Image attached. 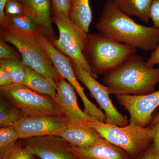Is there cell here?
Segmentation results:
<instances>
[{
	"mask_svg": "<svg viewBox=\"0 0 159 159\" xmlns=\"http://www.w3.org/2000/svg\"><path fill=\"white\" fill-rule=\"evenodd\" d=\"M68 149L76 159H130L125 150L106 139L89 148H80L70 145Z\"/></svg>",
	"mask_w": 159,
	"mask_h": 159,
	"instance_id": "cell-15",
	"label": "cell"
},
{
	"mask_svg": "<svg viewBox=\"0 0 159 159\" xmlns=\"http://www.w3.org/2000/svg\"><path fill=\"white\" fill-rule=\"evenodd\" d=\"M150 16L153 26L159 28V0H152Z\"/></svg>",
	"mask_w": 159,
	"mask_h": 159,
	"instance_id": "cell-27",
	"label": "cell"
},
{
	"mask_svg": "<svg viewBox=\"0 0 159 159\" xmlns=\"http://www.w3.org/2000/svg\"><path fill=\"white\" fill-rule=\"evenodd\" d=\"M55 100L63 112L69 123L81 124L97 119L86 113L80 108L77 102L76 90L62 77L55 81Z\"/></svg>",
	"mask_w": 159,
	"mask_h": 159,
	"instance_id": "cell-11",
	"label": "cell"
},
{
	"mask_svg": "<svg viewBox=\"0 0 159 159\" xmlns=\"http://www.w3.org/2000/svg\"><path fill=\"white\" fill-rule=\"evenodd\" d=\"M0 67L9 75L13 84H23L26 77V66L19 60H0Z\"/></svg>",
	"mask_w": 159,
	"mask_h": 159,
	"instance_id": "cell-20",
	"label": "cell"
},
{
	"mask_svg": "<svg viewBox=\"0 0 159 159\" xmlns=\"http://www.w3.org/2000/svg\"><path fill=\"white\" fill-rule=\"evenodd\" d=\"M159 122V112L157 113L153 117H152V120L151 122L150 125L154 124Z\"/></svg>",
	"mask_w": 159,
	"mask_h": 159,
	"instance_id": "cell-33",
	"label": "cell"
},
{
	"mask_svg": "<svg viewBox=\"0 0 159 159\" xmlns=\"http://www.w3.org/2000/svg\"><path fill=\"white\" fill-rule=\"evenodd\" d=\"M1 39L15 47L22 61L55 82L60 75L55 68L43 46L34 34L24 32L11 27H1Z\"/></svg>",
	"mask_w": 159,
	"mask_h": 159,
	"instance_id": "cell-5",
	"label": "cell"
},
{
	"mask_svg": "<svg viewBox=\"0 0 159 159\" xmlns=\"http://www.w3.org/2000/svg\"><path fill=\"white\" fill-rule=\"evenodd\" d=\"M152 125L153 126L152 144L156 152L159 156V122Z\"/></svg>",
	"mask_w": 159,
	"mask_h": 159,
	"instance_id": "cell-28",
	"label": "cell"
},
{
	"mask_svg": "<svg viewBox=\"0 0 159 159\" xmlns=\"http://www.w3.org/2000/svg\"><path fill=\"white\" fill-rule=\"evenodd\" d=\"M19 109L1 96L0 99V127L13 126L14 123L24 117Z\"/></svg>",
	"mask_w": 159,
	"mask_h": 159,
	"instance_id": "cell-19",
	"label": "cell"
},
{
	"mask_svg": "<svg viewBox=\"0 0 159 159\" xmlns=\"http://www.w3.org/2000/svg\"><path fill=\"white\" fill-rule=\"evenodd\" d=\"M1 27H11L31 34H34L39 31L34 22L26 15H6L5 22Z\"/></svg>",
	"mask_w": 159,
	"mask_h": 159,
	"instance_id": "cell-21",
	"label": "cell"
},
{
	"mask_svg": "<svg viewBox=\"0 0 159 159\" xmlns=\"http://www.w3.org/2000/svg\"><path fill=\"white\" fill-rule=\"evenodd\" d=\"M159 64V43L156 48L152 51L150 57L146 61V64L148 66L153 67L156 65Z\"/></svg>",
	"mask_w": 159,
	"mask_h": 159,
	"instance_id": "cell-30",
	"label": "cell"
},
{
	"mask_svg": "<svg viewBox=\"0 0 159 159\" xmlns=\"http://www.w3.org/2000/svg\"><path fill=\"white\" fill-rule=\"evenodd\" d=\"M0 93L1 96L19 109L24 116H54L66 119L55 99L38 93L24 84H12L8 86L0 87Z\"/></svg>",
	"mask_w": 159,
	"mask_h": 159,
	"instance_id": "cell-6",
	"label": "cell"
},
{
	"mask_svg": "<svg viewBox=\"0 0 159 159\" xmlns=\"http://www.w3.org/2000/svg\"><path fill=\"white\" fill-rule=\"evenodd\" d=\"M120 105L128 111L130 123L142 127L150 125L152 114L159 106V90L146 95H116Z\"/></svg>",
	"mask_w": 159,
	"mask_h": 159,
	"instance_id": "cell-9",
	"label": "cell"
},
{
	"mask_svg": "<svg viewBox=\"0 0 159 159\" xmlns=\"http://www.w3.org/2000/svg\"><path fill=\"white\" fill-rule=\"evenodd\" d=\"M8 0H0V25L3 26L6 18V14L5 12V6Z\"/></svg>",
	"mask_w": 159,
	"mask_h": 159,
	"instance_id": "cell-32",
	"label": "cell"
},
{
	"mask_svg": "<svg viewBox=\"0 0 159 159\" xmlns=\"http://www.w3.org/2000/svg\"><path fill=\"white\" fill-rule=\"evenodd\" d=\"M27 74L23 84L40 94L48 95L55 99L56 84L44 75L26 66Z\"/></svg>",
	"mask_w": 159,
	"mask_h": 159,
	"instance_id": "cell-16",
	"label": "cell"
},
{
	"mask_svg": "<svg viewBox=\"0 0 159 159\" xmlns=\"http://www.w3.org/2000/svg\"><path fill=\"white\" fill-rule=\"evenodd\" d=\"M103 84L110 94L140 96L156 91L159 83V68L148 66L145 59L136 54L119 68L106 74Z\"/></svg>",
	"mask_w": 159,
	"mask_h": 159,
	"instance_id": "cell-2",
	"label": "cell"
},
{
	"mask_svg": "<svg viewBox=\"0 0 159 159\" xmlns=\"http://www.w3.org/2000/svg\"><path fill=\"white\" fill-rule=\"evenodd\" d=\"M72 65L76 77L89 91L91 97L97 101L106 116V123L119 126H125L129 123L127 117L121 113L114 106L106 86L102 85L89 74L78 63L72 60Z\"/></svg>",
	"mask_w": 159,
	"mask_h": 159,
	"instance_id": "cell-8",
	"label": "cell"
},
{
	"mask_svg": "<svg viewBox=\"0 0 159 159\" xmlns=\"http://www.w3.org/2000/svg\"><path fill=\"white\" fill-rule=\"evenodd\" d=\"M19 54L7 43L0 39V60L20 59Z\"/></svg>",
	"mask_w": 159,
	"mask_h": 159,
	"instance_id": "cell-24",
	"label": "cell"
},
{
	"mask_svg": "<svg viewBox=\"0 0 159 159\" xmlns=\"http://www.w3.org/2000/svg\"><path fill=\"white\" fill-rule=\"evenodd\" d=\"M137 49L98 32L88 33L83 54L93 73L104 76L124 64L137 54Z\"/></svg>",
	"mask_w": 159,
	"mask_h": 159,
	"instance_id": "cell-3",
	"label": "cell"
},
{
	"mask_svg": "<svg viewBox=\"0 0 159 159\" xmlns=\"http://www.w3.org/2000/svg\"><path fill=\"white\" fill-rule=\"evenodd\" d=\"M52 20L59 31L58 39L50 41L52 45L72 60L78 63L92 76L97 78L98 75L92 71L83 54L87 42L88 33L62 12H53Z\"/></svg>",
	"mask_w": 159,
	"mask_h": 159,
	"instance_id": "cell-7",
	"label": "cell"
},
{
	"mask_svg": "<svg viewBox=\"0 0 159 159\" xmlns=\"http://www.w3.org/2000/svg\"><path fill=\"white\" fill-rule=\"evenodd\" d=\"M93 128L110 143L125 150L130 159H137L152 143L153 126L143 127L134 123L119 126L97 120L82 123Z\"/></svg>",
	"mask_w": 159,
	"mask_h": 159,
	"instance_id": "cell-4",
	"label": "cell"
},
{
	"mask_svg": "<svg viewBox=\"0 0 159 159\" xmlns=\"http://www.w3.org/2000/svg\"><path fill=\"white\" fill-rule=\"evenodd\" d=\"M5 12L9 15H25L24 6L18 0H8L5 6Z\"/></svg>",
	"mask_w": 159,
	"mask_h": 159,
	"instance_id": "cell-25",
	"label": "cell"
},
{
	"mask_svg": "<svg viewBox=\"0 0 159 159\" xmlns=\"http://www.w3.org/2000/svg\"><path fill=\"white\" fill-rule=\"evenodd\" d=\"M25 139L32 153L40 159H76L69 150L70 144L59 136L50 135Z\"/></svg>",
	"mask_w": 159,
	"mask_h": 159,
	"instance_id": "cell-12",
	"label": "cell"
},
{
	"mask_svg": "<svg viewBox=\"0 0 159 159\" xmlns=\"http://www.w3.org/2000/svg\"><path fill=\"white\" fill-rule=\"evenodd\" d=\"M11 81L9 75L2 68L0 67V87H4L11 85Z\"/></svg>",
	"mask_w": 159,
	"mask_h": 159,
	"instance_id": "cell-31",
	"label": "cell"
},
{
	"mask_svg": "<svg viewBox=\"0 0 159 159\" xmlns=\"http://www.w3.org/2000/svg\"><path fill=\"white\" fill-rule=\"evenodd\" d=\"M30 17L50 41L57 39L52 25L51 0H18Z\"/></svg>",
	"mask_w": 159,
	"mask_h": 159,
	"instance_id": "cell-13",
	"label": "cell"
},
{
	"mask_svg": "<svg viewBox=\"0 0 159 159\" xmlns=\"http://www.w3.org/2000/svg\"><path fill=\"white\" fill-rule=\"evenodd\" d=\"M35 155L29 145L15 142L0 153L1 159H33Z\"/></svg>",
	"mask_w": 159,
	"mask_h": 159,
	"instance_id": "cell-22",
	"label": "cell"
},
{
	"mask_svg": "<svg viewBox=\"0 0 159 159\" xmlns=\"http://www.w3.org/2000/svg\"><path fill=\"white\" fill-rule=\"evenodd\" d=\"M19 139L18 134L13 126L0 128V153Z\"/></svg>",
	"mask_w": 159,
	"mask_h": 159,
	"instance_id": "cell-23",
	"label": "cell"
},
{
	"mask_svg": "<svg viewBox=\"0 0 159 159\" xmlns=\"http://www.w3.org/2000/svg\"><path fill=\"white\" fill-rule=\"evenodd\" d=\"M137 159H159V156L152 144Z\"/></svg>",
	"mask_w": 159,
	"mask_h": 159,
	"instance_id": "cell-29",
	"label": "cell"
},
{
	"mask_svg": "<svg viewBox=\"0 0 159 159\" xmlns=\"http://www.w3.org/2000/svg\"><path fill=\"white\" fill-rule=\"evenodd\" d=\"M69 122L62 117L54 116H24L13 126L20 139L54 135H58L64 130Z\"/></svg>",
	"mask_w": 159,
	"mask_h": 159,
	"instance_id": "cell-10",
	"label": "cell"
},
{
	"mask_svg": "<svg viewBox=\"0 0 159 159\" xmlns=\"http://www.w3.org/2000/svg\"><path fill=\"white\" fill-rule=\"evenodd\" d=\"M71 145L80 148H89L105 140L93 128L82 124L69 123L58 135Z\"/></svg>",
	"mask_w": 159,
	"mask_h": 159,
	"instance_id": "cell-14",
	"label": "cell"
},
{
	"mask_svg": "<svg viewBox=\"0 0 159 159\" xmlns=\"http://www.w3.org/2000/svg\"><path fill=\"white\" fill-rule=\"evenodd\" d=\"M121 11L129 16H135L145 23L150 20L152 0H113Z\"/></svg>",
	"mask_w": 159,
	"mask_h": 159,
	"instance_id": "cell-17",
	"label": "cell"
},
{
	"mask_svg": "<svg viewBox=\"0 0 159 159\" xmlns=\"http://www.w3.org/2000/svg\"><path fill=\"white\" fill-rule=\"evenodd\" d=\"M53 12H62L69 17L70 0H51Z\"/></svg>",
	"mask_w": 159,
	"mask_h": 159,
	"instance_id": "cell-26",
	"label": "cell"
},
{
	"mask_svg": "<svg viewBox=\"0 0 159 159\" xmlns=\"http://www.w3.org/2000/svg\"><path fill=\"white\" fill-rule=\"evenodd\" d=\"M96 29L110 39L145 52L154 51L159 43V28L136 22L121 11L113 0L104 4Z\"/></svg>",
	"mask_w": 159,
	"mask_h": 159,
	"instance_id": "cell-1",
	"label": "cell"
},
{
	"mask_svg": "<svg viewBox=\"0 0 159 159\" xmlns=\"http://www.w3.org/2000/svg\"><path fill=\"white\" fill-rule=\"evenodd\" d=\"M69 18L86 33H89L93 19L89 0H70Z\"/></svg>",
	"mask_w": 159,
	"mask_h": 159,
	"instance_id": "cell-18",
	"label": "cell"
}]
</instances>
